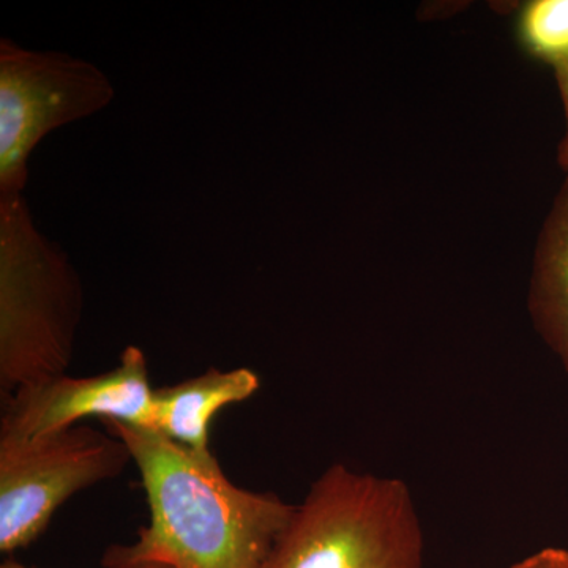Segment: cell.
I'll return each mask as SVG.
<instances>
[{
	"instance_id": "obj_1",
	"label": "cell",
	"mask_w": 568,
	"mask_h": 568,
	"mask_svg": "<svg viewBox=\"0 0 568 568\" xmlns=\"http://www.w3.org/2000/svg\"><path fill=\"white\" fill-rule=\"evenodd\" d=\"M102 424L129 446L151 515L133 544L104 551V568H267L293 504L237 487L212 452L144 426Z\"/></svg>"
},
{
	"instance_id": "obj_2",
	"label": "cell",
	"mask_w": 568,
	"mask_h": 568,
	"mask_svg": "<svg viewBox=\"0 0 568 568\" xmlns=\"http://www.w3.org/2000/svg\"><path fill=\"white\" fill-rule=\"evenodd\" d=\"M82 302L80 276L37 230L22 194H0V402L67 375Z\"/></svg>"
},
{
	"instance_id": "obj_3",
	"label": "cell",
	"mask_w": 568,
	"mask_h": 568,
	"mask_svg": "<svg viewBox=\"0 0 568 568\" xmlns=\"http://www.w3.org/2000/svg\"><path fill=\"white\" fill-rule=\"evenodd\" d=\"M413 493L395 477L335 463L313 481L267 568H424Z\"/></svg>"
},
{
	"instance_id": "obj_4",
	"label": "cell",
	"mask_w": 568,
	"mask_h": 568,
	"mask_svg": "<svg viewBox=\"0 0 568 568\" xmlns=\"http://www.w3.org/2000/svg\"><path fill=\"white\" fill-rule=\"evenodd\" d=\"M130 462L125 440L84 424L0 439V551L28 548L71 496L121 476Z\"/></svg>"
},
{
	"instance_id": "obj_5",
	"label": "cell",
	"mask_w": 568,
	"mask_h": 568,
	"mask_svg": "<svg viewBox=\"0 0 568 568\" xmlns=\"http://www.w3.org/2000/svg\"><path fill=\"white\" fill-rule=\"evenodd\" d=\"M99 67L62 54L0 41V194H22L29 156L39 142L114 100Z\"/></svg>"
},
{
	"instance_id": "obj_6",
	"label": "cell",
	"mask_w": 568,
	"mask_h": 568,
	"mask_svg": "<svg viewBox=\"0 0 568 568\" xmlns=\"http://www.w3.org/2000/svg\"><path fill=\"white\" fill-rule=\"evenodd\" d=\"M153 388L148 357L129 346L102 375L55 376L7 396L0 402V439L31 440L91 417L152 428Z\"/></svg>"
},
{
	"instance_id": "obj_7",
	"label": "cell",
	"mask_w": 568,
	"mask_h": 568,
	"mask_svg": "<svg viewBox=\"0 0 568 568\" xmlns=\"http://www.w3.org/2000/svg\"><path fill=\"white\" fill-rule=\"evenodd\" d=\"M261 388L253 369L209 368L173 386L153 388L152 429L193 452L211 450V425L223 407L246 402Z\"/></svg>"
},
{
	"instance_id": "obj_8",
	"label": "cell",
	"mask_w": 568,
	"mask_h": 568,
	"mask_svg": "<svg viewBox=\"0 0 568 568\" xmlns=\"http://www.w3.org/2000/svg\"><path fill=\"white\" fill-rule=\"evenodd\" d=\"M528 308L537 334L568 373V173L538 231Z\"/></svg>"
},
{
	"instance_id": "obj_9",
	"label": "cell",
	"mask_w": 568,
	"mask_h": 568,
	"mask_svg": "<svg viewBox=\"0 0 568 568\" xmlns=\"http://www.w3.org/2000/svg\"><path fill=\"white\" fill-rule=\"evenodd\" d=\"M519 40L538 61L568 59V0H532L519 18Z\"/></svg>"
},
{
	"instance_id": "obj_10",
	"label": "cell",
	"mask_w": 568,
	"mask_h": 568,
	"mask_svg": "<svg viewBox=\"0 0 568 568\" xmlns=\"http://www.w3.org/2000/svg\"><path fill=\"white\" fill-rule=\"evenodd\" d=\"M551 69L555 71L556 85H558L564 119H566V130L558 145V163L560 170L568 173V59L555 63Z\"/></svg>"
},
{
	"instance_id": "obj_11",
	"label": "cell",
	"mask_w": 568,
	"mask_h": 568,
	"mask_svg": "<svg viewBox=\"0 0 568 568\" xmlns=\"http://www.w3.org/2000/svg\"><path fill=\"white\" fill-rule=\"evenodd\" d=\"M506 568H568V549L544 548Z\"/></svg>"
},
{
	"instance_id": "obj_12",
	"label": "cell",
	"mask_w": 568,
	"mask_h": 568,
	"mask_svg": "<svg viewBox=\"0 0 568 568\" xmlns=\"http://www.w3.org/2000/svg\"><path fill=\"white\" fill-rule=\"evenodd\" d=\"M0 568H36V567L24 566V564L18 562V560H14V559H7L6 562H2V566H0ZM136 568H168V567L145 566V567H136Z\"/></svg>"
}]
</instances>
